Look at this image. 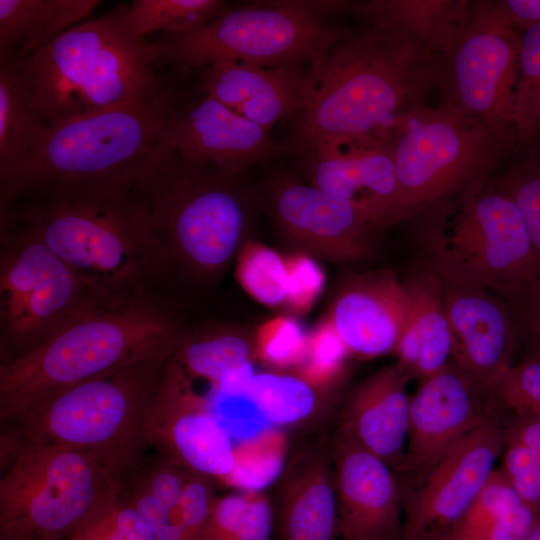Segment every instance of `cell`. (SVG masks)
Wrapping results in <instances>:
<instances>
[{"instance_id": "b9f144b4", "label": "cell", "mask_w": 540, "mask_h": 540, "mask_svg": "<svg viewBox=\"0 0 540 540\" xmlns=\"http://www.w3.org/2000/svg\"><path fill=\"white\" fill-rule=\"evenodd\" d=\"M347 353V347L327 316L307 334L300 375L317 387L323 386L338 373Z\"/></svg>"}, {"instance_id": "7dc6e473", "label": "cell", "mask_w": 540, "mask_h": 540, "mask_svg": "<svg viewBox=\"0 0 540 540\" xmlns=\"http://www.w3.org/2000/svg\"><path fill=\"white\" fill-rule=\"evenodd\" d=\"M520 540H540V521Z\"/></svg>"}, {"instance_id": "7402d4cb", "label": "cell", "mask_w": 540, "mask_h": 540, "mask_svg": "<svg viewBox=\"0 0 540 540\" xmlns=\"http://www.w3.org/2000/svg\"><path fill=\"white\" fill-rule=\"evenodd\" d=\"M175 145L183 157L237 177L287 152L269 131L207 94L178 109Z\"/></svg>"}, {"instance_id": "4fadbf2b", "label": "cell", "mask_w": 540, "mask_h": 540, "mask_svg": "<svg viewBox=\"0 0 540 540\" xmlns=\"http://www.w3.org/2000/svg\"><path fill=\"white\" fill-rule=\"evenodd\" d=\"M521 36L497 1H475L437 54L439 103L501 134L513 122Z\"/></svg>"}, {"instance_id": "60d3db41", "label": "cell", "mask_w": 540, "mask_h": 540, "mask_svg": "<svg viewBox=\"0 0 540 540\" xmlns=\"http://www.w3.org/2000/svg\"><path fill=\"white\" fill-rule=\"evenodd\" d=\"M67 540H157L150 525L126 493Z\"/></svg>"}, {"instance_id": "f35d334b", "label": "cell", "mask_w": 540, "mask_h": 540, "mask_svg": "<svg viewBox=\"0 0 540 540\" xmlns=\"http://www.w3.org/2000/svg\"><path fill=\"white\" fill-rule=\"evenodd\" d=\"M517 417L540 419V359L509 366L489 398Z\"/></svg>"}, {"instance_id": "1f68e13d", "label": "cell", "mask_w": 540, "mask_h": 540, "mask_svg": "<svg viewBox=\"0 0 540 540\" xmlns=\"http://www.w3.org/2000/svg\"><path fill=\"white\" fill-rule=\"evenodd\" d=\"M226 8L220 0H134L118 14L130 35L145 39L157 31L171 35L194 31Z\"/></svg>"}, {"instance_id": "e575fe53", "label": "cell", "mask_w": 540, "mask_h": 540, "mask_svg": "<svg viewBox=\"0 0 540 540\" xmlns=\"http://www.w3.org/2000/svg\"><path fill=\"white\" fill-rule=\"evenodd\" d=\"M30 142L27 89L15 64L0 60V175L12 167Z\"/></svg>"}, {"instance_id": "8d00e7d4", "label": "cell", "mask_w": 540, "mask_h": 540, "mask_svg": "<svg viewBox=\"0 0 540 540\" xmlns=\"http://www.w3.org/2000/svg\"><path fill=\"white\" fill-rule=\"evenodd\" d=\"M513 122L517 149L540 139V24L524 30L521 35Z\"/></svg>"}, {"instance_id": "83f0119b", "label": "cell", "mask_w": 540, "mask_h": 540, "mask_svg": "<svg viewBox=\"0 0 540 540\" xmlns=\"http://www.w3.org/2000/svg\"><path fill=\"white\" fill-rule=\"evenodd\" d=\"M125 493L157 540H200L217 498L213 479L193 472L181 488L153 494L128 481Z\"/></svg>"}, {"instance_id": "f546056e", "label": "cell", "mask_w": 540, "mask_h": 540, "mask_svg": "<svg viewBox=\"0 0 540 540\" xmlns=\"http://www.w3.org/2000/svg\"><path fill=\"white\" fill-rule=\"evenodd\" d=\"M539 521L540 514L495 469L466 512L430 540H520Z\"/></svg>"}, {"instance_id": "5b68a950", "label": "cell", "mask_w": 540, "mask_h": 540, "mask_svg": "<svg viewBox=\"0 0 540 540\" xmlns=\"http://www.w3.org/2000/svg\"><path fill=\"white\" fill-rule=\"evenodd\" d=\"M186 330L156 296L101 306L31 353L0 365L1 422L55 392L170 355Z\"/></svg>"}, {"instance_id": "f1b7e54d", "label": "cell", "mask_w": 540, "mask_h": 540, "mask_svg": "<svg viewBox=\"0 0 540 540\" xmlns=\"http://www.w3.org/2000/svg\"><path fill=\"white\" fill-rule=\"evenodd\" d=\"M472 3L466 0L349 1L346 12L368 23L398 29L437 55L467 18Z\"/></svg>"}, {"instance_id": "7c38bea8", "label": "cell", "mask_w": 540, "mask_h": 540, "mask_svg": "<svg viewBox=\"0 0 540 540\" xmlns=\"http://www.w3.org/2000/svg\"><path fill=\"white\" fill-rule=\"evenodd\" d=\"M0 219V354L6 363L106 305L30 228Z\"/></svg>"}, {"instance_id": "8fae6325", "label": "cell", "mask_w": 540, "mask_h": 540, "mask_svg": "<svg viewBox=\"0 0 540 540\" xmlns=\"http://www.w3.org/2000/svg\"><path fill=\"white\" fill-rule=\"evenodd\" d=\"M124 494L94 459L23 433L0 479V540H67Z\"/></svg>"}, {"instance_id": "7a4b0ae2", "label": "cell", "mask_w": 540, "mask_h": 540, "mask_svg": "<svg viewBox=\"0 0 540 540\" xmlns=\"http://www.w3.org/2000/svg\"><path fill=\"white\" fill-rule=\"evenodd\" d=\"M437 57L391 26L368 25L339 41L315 71L294 119L300 152L389 129L437 90Z\"/></svg>"}, {"instance_id": "d4e9b609", "label": "cell", "mask_w": 540, "mask_h": 540, "mask_svg": "<svg viewBox=\"0 0 540 540\" xmlns=\"http://www.w3.org/2000/svg\"><path fill=\"white\" fill-rule=\"evenodd\" d=\"M410 376L385 366L362 381L345 400L337 429L385 461L396 473L404 460L411 396Z\"/></svg>"}, {"instance_id": "4dcf8cb0", "label": "cell", "mask_w": 540, "mask_h": 540, "mask_svg": "<svg viewBox=\"0 0 540 540\" xmlns=\"http://www.w3.org/2000/svg\"><path fill=\"white\" fill-rule=\"evenodd\" d=\"M257 358L254 336L220 324L186 331L167 363L191 381L214 383Z\"/></svg>"}, {"instance_id": "52a82bcc", "label": "cell", "mask_w": 540, "mask_h": 540, "mask_svg": "<svg viewBox=\"0 0 540 540\" xmlns=\"http://www.w3.org/2000/svg\"><path fill=\"white\" fill-rule=\"evenodd\" d=\"M238 177L176 148L135 182L152 228L176 263L196 277L219 275L244 243L248 210Z\"/></svg>"}, {"instance_id": "9c48e42d", "label": "cell", "mask_w": 540, "mask_h": 540, "mask_svg": "<svg viewBox=\"0 0 540 540\" xmlns=\"http://www.w3.org/2000/svg\"><path fill=\"white\" fill-rule=\"evenodd\" d=\"M339 1H266L226 8L204 26L154 42L159 63L182 70L218 62L270 68L318 69L328 52L353 30L328 20Z\"/></svg>"}, {"instance_id": "3957f363", "label": "cell", "mask_w": 540, "mask_h": 540, "mask_svg": "<svg viewBox=\"0 0 540 540\" xmlns=\"http://www.w3.org/2000/svg\"><path fill=\"white\" fill-rule=\"evenodd\" d=\"M0 216L30 228L106 306L151 294L171 268L134 186L20 203Z\"/></svg>"}, {"instance_id": "d590c367", "label": "cell", "mask_w": 540, "mask_h": 540, "mask_svg": "<svg viewBox=\"0 0 540 540\" xmlns=\"http://www.w3.org/2000/svg\"><path fill=\"white\" fill-rule=\"evenodd\" d=\"M235 277L242 289L267 307L286 304L285 256L255 241L242 244L236 256Z\"/></svg>"}, {"instance_id": "7bdbcfd3", "label": "cell", "mask_w": 540, "mask_h": 540, "mask_svg": "<svg viewBox=\"0 0 540 540\" xmlns=\"http://www.w3.org/2000/svg\"><path fill=\"white\" fill-rule=\"evenodd\" d=\"M499 470L520 499L540 514V451L505 438Z\"/></svg>"}, {"instance_id": "484cf974", "label": "cell", "mask_w": 540, "mask_h": 540, "mask_svg": "<svg viewBox=\"0 0 540 540\" xmlns=\"http://www.w3.org/2000/svg\"><path fill=\"white\" fill-rule=\"evenodd\" d=\"M409 310L394 352L397 363L410 377L424 380L446 367L451 357V337L442 283L433 270L404 283Z\"/></svg>"}, {"instance_id": "5bb4252c", "label": "cell", "mask_w": 540, "mask_h": 540, "mask_svg": "<svg viewBox=\"0 0 540 540\" xmlns=\"http://www.w3.org/2000/svg\"><path fill=\"white\" fill-rule=\"evenodd\" d=\"M504 446V423L490 414L459 437L415 489L401 493L404 537L430 540L455 523L488 482Z\"/></svg>"}, {"instance_id": "ba28073f", "label": "cell", "mask_w": 540, "mask_h": 540, "mask_svg": "<svg viewBox=\"0 0 540 540\" xmlns=\"http://www.w3.org/2000/svg\"><path fill=\"white\" fill-rule=\"evenodd\" d=\"M396 197L385 229L485 184L512 155L515 134L497 133L440 103L391 125Z\"/></svg>"}, {"instance_id": "4316f807", "label": "cell", "mask_w": 540, "mask_h": 540, "mask_svg": "<svg viewBox=\"0 0 540 540\" xmlns=\"http://www.w3.org/2000/svg\"><path fill=\"white\" fill-rule=\"evenodd\" d=\"M99 0H0V60L22 61L85 21Z\"/></svg>"}, {"instance_id": "30bf717a", "label": "cell", "mask_w": 540, "mask_h": 540, "mask_svg": "<svg viewBox=\"0 0 540 540\" xmlns=\"http://www.w3.org/2000/svg\"><path fill=\"white\" fill-rule=\"evenodd\" d=\"M418 217L430 268L441 279L512 296L540 279L524 218L495 175Z\"/></svg>"}, {"instance_id": "ac0fdd59", "label": "cell", "mask_w": 540, "mask_h": 540, "mask_svg": "<svg viewBox=\"0 0 540 540\" xmlns=\"http://www.w3.org/2000/svg\"><path fill=\"white\" fill-rule=\"evenodd\" d=\"M487 415L471 384L452 364L422 380L411 396L405 457L395 473L401 493L415 489L444 452Z\"/></svg>"}, {"instance_id": "cb8c5ba5", "label": "cell", "mask_w": 540, "mask_h": 540, "mask_svg": "<svg viewBox=\"0 0 540 540\" xmlns=\"http://www.w3.org/2000/svg\"><path fill=\"white\" fill-rule=\"evenodd\" d=\"M408 310L404 283L393 272L383 271L344 286L328 317L349 353L372 358L394 352Z\"/></svg>"}, {"instance_id": "d6986e66", "label": "cell", "mask_w": 540, "mask_h": 540, "mask_svg": "<svg viewBox=\"0 0 540 540\" xmlns=\"http://www.w3.org/2000/svg\"><path fill=\"white\" fill-rule=\"evenodd\" d=\"M278 226L293 243L333 261H357L371 252L380 229L355 205L292 176L272 189Z\"/></svg>"}, {"instance_id": "d6a6232c", "label": "cell", "mask_w": 540, "mask_h": 540, "mask_svg": "<svg viewBox=\"0 0 540 540\" xmlns=\"http://www.w3.org/2000/svg\"><path fill=\"white\" fill-rule=\"evenodd\" d=\"M317 389L301 375L254 373L249 397L269 422L293 424L317 413L321 403Z\"/></svg>"}, {"instance_id": "44dd1931", "label": "cell", "mask_w": 540, "mask_h": 540, "mask_svg": "<svg viewBox=\"0 0 540 540\" xmlns=\"http://www.w3.org/2000/svg\"><path fill=\"white\" fill-rule=\"evenodd\" d=\"M304 155L312 186L351 202L385 229L397 190L391 127L318 145Z\"/></svg>"}, {"instance_id": "74e56055", "label": "cell", "mask_w": 540, "mask_h": 540, "mask_svg": "<svg viewBox=\"0 0 540 540\" xmlns=\"http://www.w3.org/2000/svg\"><path fill=\"white\" fill-rule=\"evenodd\" d=\"M514 155L512 165L495 179L516 202L540 267V139L518 148Z\"/></svg>"}, {"instance_id": "603a6c76", "label": "cell", "mask_w": 540, "mask_h": 540, "mask_svg": "<svg viewBox=\"0 0 540 540\" xmlns=\"http://www.w3.org/2000/svg\"><path fill=\"white\" fill-rule=\"evenodd\" d=\"M316 70L218 62L200 71L205 94L270 131L303 110Z\"/></svg>"}, {"instance_id": "9a60e30c", "label": "cell", "mask_w": 540, "mask_h": 540, "mask_svg": "<svg viewBox=\"0 0 540 540\" xmlns=\"http://www.w3.org/2000/svg\"><path fill=\"white\" fill-rule=\"evenodd\" d=\"M148 447L172 464L212 479L228 478L236 452L206 395L165 362L150 409Z\"/></svg>"}, {"instance_id": "277c9868", "label": "cell", "mask_w": 540, "mask_h": 540, "mask_svg": "<svg viewBox=\"0 0 540 540\" xmlns=\"http://www.w3.org/2000/svg\"><path fill=\"white\" fill-rule=\"evenodd\" d=\"M13 63L30 99L31 142L57 123L166 95L156 45L130 35L118 12L85 20Z\"/></svg>"}, {"instance_id": "8992f818", "label": "cell", "mask_w": 540, "mask_h": 540, "mask_svg": "<svg viewBox=\"0 0 540 540\" xmlns=\"http://www.w3.org/2000/svg\"><path fill=\"white\" fill-rule=\"evenodd\" d=\"M169 356L55 392L12 420L26 437L87 455L126 484L145 460L148 417Z\"/></svg>"}, {"instance_id": "e0dca14e", "label": "cell", "mask_w": 540, "mask_h": 540, "mask_svg": "<svg viewBox=\"0 0 540 540\" xmlns=\"http://www.w3.org/2000/svg\"><path fill=\"white\" fill-rule=\"evenodd\" d=\"M268 496L273 540H335L339 536L327 433L313 432L295 440Z\"/></svg>"}, {"instance_id": "ffe728a7", "label": "cell", "mask_w": 540, "mask_h": 540, "mask_svg": "<svg viewBox=\"0 0 540 540\" xmlns=\"http://www.w3.org/2000/svg\"><path fill=\"white\" fill-rule=\"evenodd\" d=\"M330 446L342 539L404 534L402 494L392 468L337 428Z\"/></svg>"}, {"instance_id": "ab89813d", "label": "cell", "mask_w": 540, "mask_h": 540, "mask_svg": "<svg viewBox=\"0 0 540 540\" xmlns=\"http://www.w3.org/2000/svg\"><path fill=\"white\" fill-rule=\"evenodd\" d=\"M256 355L278 367L301 365L306 352L307 334L293 317L275 316L264 321L253 333Z\"/></svg>"}, {"instance_id": "6da1fadb", "label": "cell", "mask_w": 540, "mask_h": 540, "mask_svg": "<svg viewBox=\"0 0 540 540\" xmlns=\"http://www.w3.org/2000/svg\"><path fill=\"white\" fill-rule=\"evenodd\" d=\"M177 114L164 95L43 128L0 175V211L87 190L134 186L176 148Z\"/></svg>"}, {"instance_id": "f6af8a7d", "label": "cell", "mask_w": 540, "mask_h": 540, "mask_svg": "<svg viewBox=\"0 0 540 540\" xmlns=\"http://www.w3.org/2000/svg\"><path fill=\"white\" fill-rule=\"evenodd\" d=\"M519 300L521 325L530 337L532 358L540 359V280L524 287L514 295Z\"/></svg>"}, {"instance_id": "2e32d148", "label": "cell", "mask_w": 540, "mask_h": 540, "mask_svg": "<svg viewBox=\"0 0 540 540\" xmlns=\"http://www.w3.org/2000/svg\"><path fill=\"white\" fill-rule=\"evenodd\" d=\"M440 280L451 337V364L468 380L483 404L512 365L513 318L505 304L488 290Z\"/></svg>"}, {"instance_id": "bcb514c9", "label": "cell", "mask_w": 540, "mask_h": 540, "mask_svg": "<svg viewBox=\"0 0 540 540\" xmlns=\"http://www.w3.org/2000/svg\"><path fill=\"white\" fill-rule=\"evenodd\" d=\"M498 4L516 30L540 24V0H498Z\"/></svg>"}, {"instance_id": "c3c4849f", "label": "cell", "mask_w": 540, "mask_h": 540, "mask_svg": "<svg viewBox=\"0 0 540 540\" xmlns=\"http://www.w3.org/2000/svg\"><path fill=\"white\" fill-rule=\"evenodd\" d=\"M373 540H407V539L404 537V534H402V535H398V536L377 538V539H373Z\"/></svg>"}, {"instance_id": "ee69618b", "label": "cell", "mask_w": 540, "mask_h": 540, "mask_svg": "<svg viewBox=\"0 0 540 540\" xmlns=\"http://www.w3.org/2000/svg\"><path fill=\"white\" fill-rule=\"evenodd\" d=\"M287 267L286 304L297 313L311 309L325 287L321 265L308 253L295 252L285 256Z\"/></svg>"}, {"instance_id": "836d02e7", "label": "cell", "mask_w": 540, "mask_h": 540, "mask_svg": "<svg viewBox=\"0 0 540 540\" xmlns=\"http://www.w3.org/2000/svg\"><path fill=\"white\" fill-rule=\"evenodd\" d=\"M200 540H273L269 496L249 492L217 497Z\"/></svg>"}]
</instances>
